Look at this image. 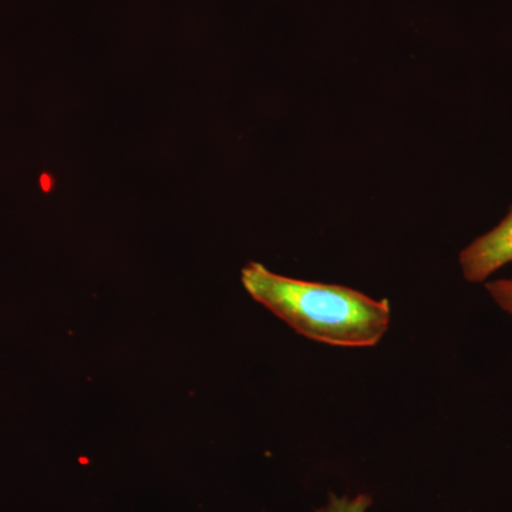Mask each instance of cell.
I'll list each match as a JSON object with an SVG mask.
<instances>
[{"label":"cell","mask_w":512,"mask_h":512,"mask_svg":"<svg viewBox=\"0 0 512 512\" xmlns=\"http://www.w3.org/2000/svg\"><path fill=\"white\" fill-rule=\"evenodd\" d=\"M245 291L295 332L315 342L370 348L390 325V303L346 286L302 281L249 262L241 272Z\"/></svg>","instance_id":"1"},{"label":"cell","mask_w":512,"mask_h":512,"mask_svg":"<svg viewBox=\"0 0 512 512\" xmlns=\"http://www.w3.org/2000/svg\"><path fill=\"white\" fill-rule=\"evenodd\" d=\"M464 279L483 284L512 262V207L500 224L474 239L458 256Z\"/></svg>","instance_id":"2"},{"label":"cell","mask_w":512,"mask_h":512,"mask_svg":"<svg viewBox=\"0 0 512 512\" xmlns=\"http://www.w3.org/2000/svg\"><path fill=\"white\" fill-rule=\"evenodd\" d=\"M372 505V497L367 494H359L350 498L343 495L330 493L329 501L316 512H366L367 508Z\"/></svg>","instance_id":"3"},{"label":"cell","mask_w":512,"mask_h":512,"mask_svg":"<svg viewBox=\"0 0 512 512\" xmlns=\"http://www.w3.org/2000/svg\"><path fill=\"white\" fill-rule=\"evenodd\" d=\"M485 289L504 312L512 315V278L487 282Z\"/></svg>","instance_id":"4"}]
</instances>
